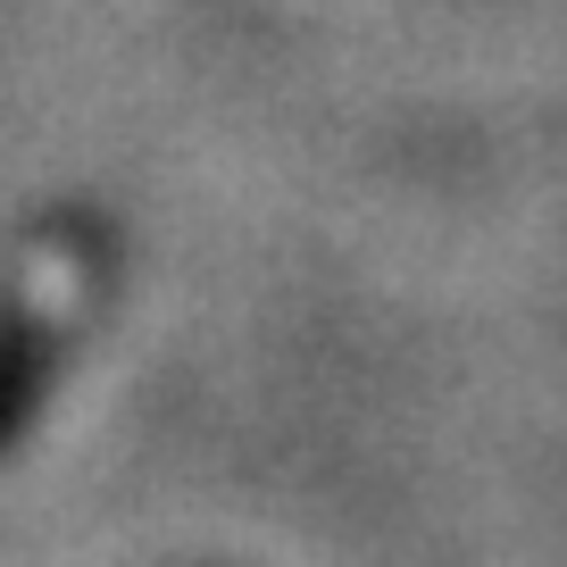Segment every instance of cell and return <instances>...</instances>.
Returning <instances> with one entry per match:
<instances>
[{"mask_svg": "<svg viewBox=\"0 0 567 567\" xmlns=\"http://www.w3.org/2000/svg\"><path fill=\"white\" fill-rule=\"evenodd\" d=\"M109 284V243L84 217H51L18 250H0V460L18 451L68 334L92 318Z\"/></svg>", "mask_w": 567, "mask_h": 567, "instance_id": "6da1fadb", "label": "cell"}]
</instances>
